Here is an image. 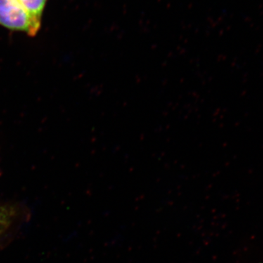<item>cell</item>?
Masks as SVG:
<instances>
[{
  "instance_id": "cell-1",
  "label": "cell",
  "mask_w": 263,
  "mask_h": 263,
  "mask_svg": "<svg viewBox=\"0 0 263 263\" xmlns=\"http://www.w3.org/2000/svg\"><path fill=\"white\" fill-rule=\"evenodd\" d=\"M41 23L42 21L34 18L20 0H0V25L5 28L35 36Z\"/></svg>"
},
{
  "instance_id": "cell-2",
  "label": "cell",
  "mask_w": 263,
  "mask_h": 263,
  "mask_svg": "<svg viewBox=\"0 0 263 263\" xmlns=\"http://www.w3.org/2000/svg\"><path fill=\"white\" fill-rule=\"evenodd\" d=\"M34 18L42 21L43 11L48 0H20Z\"/></svg>"
},
{
  "instance_id": "cell-3",
  "label": "cell",
  "mask_w": 263,
  "mask_h": 263,
  "mask_svg": "<svg viewBox=\"0 0 263 263\" xmlns=\"http://www.w3.org/2000/svg\"><path fill=\"white\" fill-rule=\"evenodd\" d=\"M14 217V211L10 207L0 206V235L4 233L11 226Z\"/></svg>"
}]
</instances>
